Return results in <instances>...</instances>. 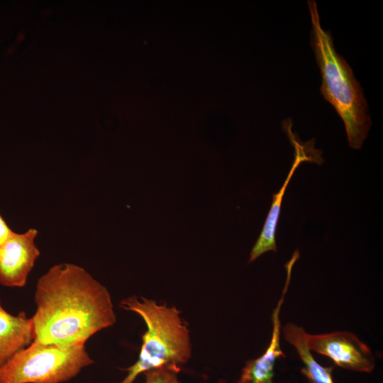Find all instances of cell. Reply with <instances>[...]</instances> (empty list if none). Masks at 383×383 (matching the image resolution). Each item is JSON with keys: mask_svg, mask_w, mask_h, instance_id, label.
I'll list each match as a JSON object with an SVG mask.
<instances>
[{"mask_svg": "<svg viewBox=\"0 0 383 383\" xmlns=\"http://www.w3.org/2000/svg\"><path fill=\"white\" fill-rule=\"evenodd\" d=\"M35 301L33 341L42 343L86 342L116 321L108 289L72 263L55 265L38 279Z\"/></svg>", "mask_w": 383, "mask_h": 383, "instance_id": "cell-1", "label": "cell"}, {"mask_svg": "<svg viewBox=\"0 0 383 383\" xmlns=\"http://www.w3.org/2000/svg\"><path fill=\"white\" fill-rule=\"evenodd\" d=\"M311 17V45L321 76V93L343 120L350 147L360 150L372 121L363 90L347 61L335 48L329 30H324L316 2L307 1Z\"/></svg>", "mask_w": 383, "mask_h": 383, "instance_id": "cell-2", "label": "cell"}, {"mask_svg": "<svg viewBox=\"0 0 383 383\" xmlns=\"http://www.w3.org/2000/svg\"><path fill=\"white\" fill-rule=\"evenodd\" d=\"M121 307L138 314L147 329L137 361L124 369L127 374L117 383H133L138 375L162 367L179 373L192 353L190 332L181 311L175 306L135 295L123 299Z\"/></svg>", "mask_w": 383, "mask_h": 383, "instance_id": "cell-3", "label": "cell"}, {"mask_svg": "<svg viewBox=\"0 0 383 383\" xmlns=\"http://www.w3.org/2000/svg\"><path fill=\"white\" fill-rule=\"evenodd\" d=\"M93 363L85 342L33 341L0 367V383H62Z\"/></svg>", "mask_w": 383, "mask_h": 383, "instance_id": "cell-4", "label": "cell"}, {"mask_svg": "<svg viewBox=\"0 0 383 383\" xmlns=\"http://www.w3.org/2000/svg\"><path fill=\"white\" fill-rule=\"evenodd\" d=\"M306 341L311 350L327 356L342 368L367 373L374 369L375 360L371 349L352 333H307Z\"/></svg>", "mask_w": 383, "mask_h": 383, "instance_id": "cell-5", "label": "cell"}, {"mask_svg": "<svg viewBox=\"0 0 383 383\" xmlns=\"http://www.w3.org/2000/svg\"><path fill=\"white\" fill-rule=\"evenodd\" d=\"M284 123V131L289 139L294 148V160L289 172L280 190L272 195V202L263 226L262 231L257 238L255 244L250 252L248 263L255 261L258 257L267 251L277 252V248L275 240V232L279 220L281 204L286 189L292 177L303 162H315L321 165L323 160L321 157V152L314 148V140H309L306 143H301L298 140L295 135L292 131V121Z\"/></svg>", "mask_w": 383, "mask_h": 383, "instance_id": "cell-6", "label": "cell"}, {"mask_svg": "<svg viewBox=\"0 0 383 383\" xmlns=\"http://www.w3.org/2000/svg\"><path fill=\"white\" fill-rule=\"evenodd\" d=\"M35 228L24 233L14 231L0 245V284L9 287H22L27 282L40 250L35 243Z\"/></svg>", "mask_w": 383, "mask_h": 383, "instance_id": "cell-7", "label": "cell"}, {"mask_svg": "<svg viewBox=\"0 0 383 383\" xmlns=\"http://www.w3.org/2000/svg\"><path fill=\"white\" fill-rule=\"evenodd\" d=\"M299 257L297 253L294 252L292 258L286 265V282L281 297L272 315L273 328L269 346L261 356L245 363L242 369L238 383H274L275 363L279 358L285 357L280 345L282 331L280 311L290 283L292 267Z\"/></svg>", "mask_w": 383, "mask_h": 383, "instance_id": "cell-8", "label": "cell"}, {"mask_svg": "<svg viewBox=\"0 0 383 383\" xmlns=\"http://www.w3.org/2000/svg\"><path fill=\"white\" fill-rule=\"evenodd\" d=\"M33 341L30 318L23 311L16 316L9 313L0 299V367Z\"/></svg>", "mask_w": 383, "mask_h": 383, "instance_id": "cell-9", "label": "cell"}, {"mask_svg": "<svg viewBox=\"0 0 383 383\" xmlns=\"http://www.w3.org/2000/svg\"><path fill=\"white\" fill-rule=\"evenodd\" d=\"M282 332L285 340L296 350L304 364L301 372L310 383H334L333 367L322 366L315 360L307 344V333L302 327L288 323Z\"/></svg>", "mask_w": 383, "mask_h": 383, "instance_id": "cell-10", "label": "cell"}, {"mask_svg": "<svg viewBox=\"0 0 383 383\" xmlns=\"http://www.w3.org/2000/svg\"><path fill=\"white\" fill-rule=\"evenodd\" d=\"M178 373L165 367L149 370L144 373L145 383H182Z\"/></svg>", "mask_w": 383, "mask_h": 383, "instance_id": "cell-11", "label": "cell"}, {"mask_svg": "<svg viewBox=\"0 0 383 383\" xmlns=\"http://www.w3.org/2000/svg\"><path fill=\"white\" fill-rule=\"evenodd\" d=\"M13 231L0 214V245L7 239Z\"/></svg>", "mask_w": 383, "mask_h": 383, "instance_id": "cell-12", "label": "cell"}]
</instances>
